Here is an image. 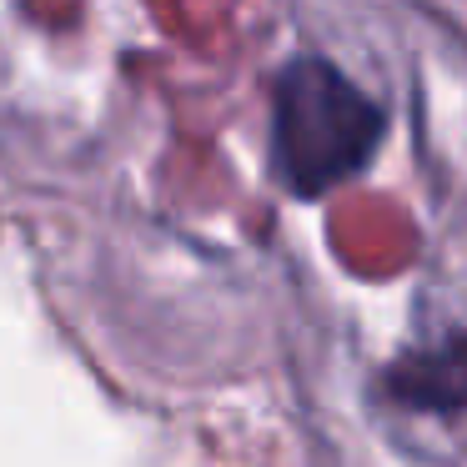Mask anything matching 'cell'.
I'll return each mask as SVG.
<instances>
[{
  "mask_svg": "<svg viewBox=\"0 0 467 467\" xmlns=\"http://www.w3.org/2000/svg\"><path fill=\"white\" fill-rule=\"evenodd\" d=\"M382 106L332 61L302 56L272 86V166L292 192L317 196L372 161Z\"/></svg>",
  "mask_w": 467,
  "mask_h": 467,
  "instance_id": "cell-1",
  "label": "cell"
}]
</instances>
